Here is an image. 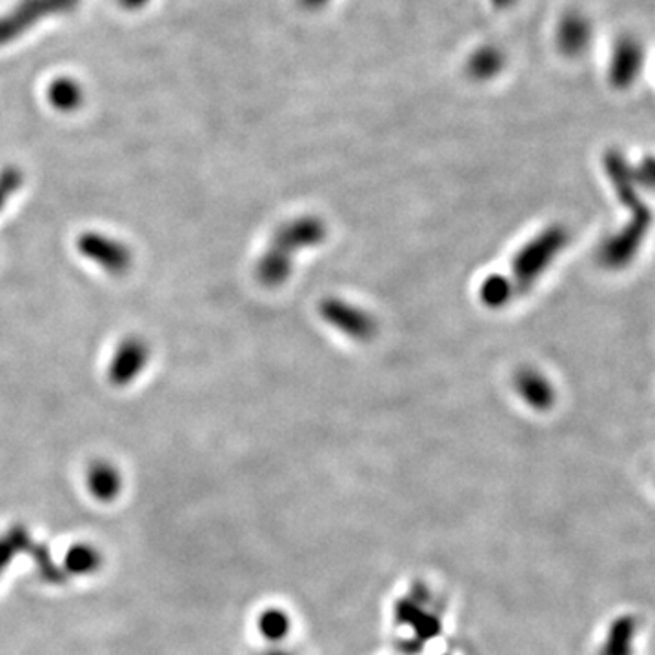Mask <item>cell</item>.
Segmentation results:
<instances>
[{
    "label": "cell",
    "instance_id": "cell-2",
    "mask_svg": "<svg viewBox=\"0 0 655 655\" xmlns=\"http://www.w3.org/2000/svg\"><path fill=\"white\" fill-rule=\"evenodd\" d=\"M568 242H571L568 229L561 224H552L517 251L511 261V272L505 275L513 301L521 295H527L535 286Z\"/></svg>",
    "mask_w": 655,
    "mask_h": 655
},
{
    "label": "cell",
    "instance_id": "cell-6",
    "mask_svg": "<svg viewBox=\"0 0 655 655\" xmlns=\"http://www.w3.org/2000/svg\"><path fill=\"white\" fill-rule=\"evenodd\" d=\"M79 0H24L10 15L0 19V44L19 37L27 26H33L38 19L49 13H63L75 8Z\"/></svg>",
    "mask_w": 655,
    "mask_h": 655
},
{
    "label": "cell",
    "instance_id": "cell-9",
    "mask_svg": "<svg viewBox=\"0 0 655 655\" xmlns=\"http://www.w3.org/2000/svg\"><path fill=\"white\" fill-rule=\"evenodd\" d=\"M640 634V616L634 612L621 613L608 626L599 655H635Z\"/></svg>",
    "mask_w": 655,
    "mask_h": 655
},
{
    "label": "cell",
    "instance_id": "cell-10",
    "mask_svg": "<svg viewBox=\"0 0 655 655\" xmlns=\"http://www.w3.org/2000/svg\"><path fill=\"white\" fill-rule=\"evenodd\" d=\"M505 49L497 44H483L475 48L466 60V74L475 82H488L499 77L507 68Z\"/></svg>",
    "mask_w": 655,
    "mask_h": 655
},
{
    "label": "cell",
    "instance_id": "cell-11",
    "mask_svg": "<svg viewBox=\"0 0 655 655\" xmlns=\"http://www.w3.org/2000/svg\"><path fill=\"white\" fill-rule=\"evenodd\" d=\"M49 99L54 102L55 108L70 112L79 106L80 99H82V91L79 84L70 79L55 80L52 88H49Z\"/></svg>",
    "mask_w": 655,
    "mask_h": 655
},
{
    "label": "cell",
    "instance_id": "cell-12",
    "mask_svg": "<svg viewBox=\"0 0 655 655\" xmlns=\"http://www.w3.org/2000/svg\"><path fill=\"white\" fill-rule=\"evenodd\" d=\"M262 632L268 637H283L289 632V621L281 612H270L262 619Z\"/></svg>",
    "mask_w": 655,
    "mask_h": 655
},
{
    "label": "cell",
    "instance_id": "cell-7",
    "mask_svg": "<svg viewBox=\"0 0 655 655\" xmlns=\"http://www.w3.org/2000/svg\"><path fill=\"white\" fill-rule=\"evenodd\" d=\"M513 388L517 395L527 403L532 410L549 411L557 400L554 384L538 368L522 366L513 375Z\"/></svg>",
    "mask_w": 655,
    "mask_h": 655
},
{
    "label": "cell",
    "instance_id": "cell-4",
    "mask_svg": "<svg viewBox=\"0 0 655 655\" xmlns=\"http://www.w3.org/2000/svg\"><path fill=\"white\" fill-rule=\"evenodd\" d=\"M319 315L326 325L341 331L342 336L355 342H370L379 331L377 320L368 309L345 298L326 297L319 303Z\"/></svg>",
    "mask_w": 655,
    "mask_h": 655
},
{
    "label": "cell",
    "instance_id": "cell-13",
    "mask_svg": "<svg viewBox=\"0 0 655 655\" xmlns=\"http://www.w3.org/2000/svg\"><path fill=\"white\" fill-rule=\"evenodd\" d=\"M634 176L637 184L655 192V157L641 160L640 166L634 168Z\"/></svg>",
    "mask_w": 655,
    "mask_h": 655
},
{
    "label": "cell",
    "instance_id": "cell-15",
    "mask_svg": "<svg viewBox=\"0 0 655 655\" xmlns=\"http://www.w3.org/2000/svg\"><path fill=\"white\" fill-rule=\"evenodd\" d=\"M490 2L496 10L507 11L511 10V8L519 2V0H490Z\"/></svg>",
    "mask_w": 655,
    "mask_h": 655
},
{
    "label": "cell",
    "instance_id": "cell-8",
    "mask_svg": "<svg viewBox=\"0 0 655 655\" xmlns=\"http://www.w3.org/2000/svg\"><path fill=\"white\" fill-rule=\"evenodd\" d=\"M591 38H594V27L590 19L583 15L581 11H568L557 24L555 43L565 57H572V59L581 57L590 48Z\"/></svg>",
    "mask_w": 655,
    "mask_h": 655
},
{
    "label": "cell",
    "instance_id": "cell-14",
    "mask_svg": "<svg viewBox=\"0 0 655 655\" xmlns=\"http://www.w3.org/2000/svg\"><path fill=\"white\" fill-rule=\"evenodd\" d=\"M331 0H298V4L303 5L306 11L325 10L326 5L330 4Z\"/></svg>",
    "mask_w": 655,
    "mask_h": 655
},
{
    "label": "cell",
    "instance_id": "cell-5",
    "mask_svg": "<svg viewBox=\"0 0 655 655\" xmlns=\"http://www.w3.org/2000/svg\"><path fill=\"white\" fill-rule=\"evenodd\" d=\"M645 65V48L637 38L624 35L613 44L610 63H608V80L616 90H629L634 84Z\"/></svg>",
    "mask_w": 655,
    "mask_h": 655
},
{
    "label": "cell",
    "instance_id": "cell-1",
    "mask_svg": "<svg viewBox=\"0 0 655 655\" xmlns=\"http://www.w3.org/2000/svg\"><path fill=\"white\" fill-rule=\"evenodd\" d=\"M328 226L317 215H301L273 231L267 251L257 261L256 278L264 289H279L289 281L298 251L325 242Z\"/></svg>",
    "mask_w": 655,
    "mask_h": 655
},
{
    "label": "cell",
    "instance_id": "cell-16",
    "mask_svg": "<svg viewBox=\"0 0 655 655\" xmlns=\"http://www.w3.org/2000/svg\"><path fill=\"white\" fill-rule=\"evenodd\" d=\"M121 2H123V4L126 5V8H132V10H135V8H140V5H145L146 2H148V0H121Z\"/></svg>",
    "mask_w": 655,
    "mask_h": 655
},
{
    "label": "cell",
    "instance_id": "cell-3",
    "mask_svg": "<svg viewBox=\"0 0 655 655\" xmlns=\"http://www.w3.org/2000/svg\"><path fill=\"white\" fill-rule=\"evenodd\" d=\"M651 210L634 215L618 234L610 235L602 240L597 250V261L608 270H623L634 261L651 231Z\"/></svg>",
    "mask_w": 655,
    "mask_h": 655
}]
</instances>
